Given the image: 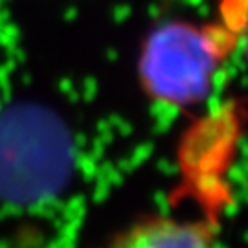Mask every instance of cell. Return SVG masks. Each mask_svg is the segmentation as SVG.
Returning a JSON list of instances; mask_svg holds the SVG:
<instances>
[{"label": "cell", "instance_id": "2", "mask_svg": "<svg viewBox=\"0 0 248 248\" xmlns=\"http://www.w3.org/2000/svg\"><path fill=\"white\" fill-rule=\"evenodd\" d=\"M103 248H219L202 222L153 217L122 232Z\"/></svg>", "mask_w": 248, "mask_h": 248}, {"label": "cell", "instance_id": "1", "mask_svg": "<svg viewBox=\"0 0 248 248\" xmlns=\"http://www.w3.org/2000/svg\"><path fill=\"white\" fill-rule=\"evenodd\" d=\"M232 33L222 28L169 22L153 31L140 57V79L151 98L191 105L206 96Z\"/></svg>", "mask_w": 248, "mask_h": 248}, {"label": "cell", "instance_id": "3", "mask_svg": "<svg viewBox=\"0 0 248 248\" xmlns=\"http://www.w3.org/2000/svg\"><path fill=\"white\" fill-rule=\"evenodd\" d=\"M233 2H235V0H233ZM243 2H245V0H243Z\"/></svg>", "mask_w": 248, "mask_h": 248}]
</instances>
